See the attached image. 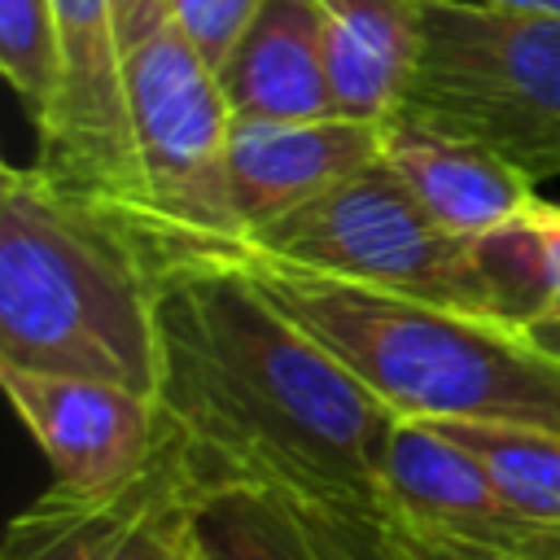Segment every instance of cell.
<instances>
[{"label": "cell", "instance_id": "6", "mask_svg": "<svg viewBox=\"0 0 560 560\" xmlns=\"http://www.w3.org/2000/svg\"><path fill=\"white\" fill-rule=\"evenodd\" d=\"M245 249L354 284L490 315L468 241L446 232L381 158L258 228Z\"/></svg>", "mask_w": 560, "mask_h": 560}, {"label": "cell", "instance_id": "5", "mask_svg": "<svg viewBox=\"0 0 560 560\" xmlns=\"http://www.w3.org/2000/svg\"><path fill=\"white\" fill-rule=\"evenodd\" d=\"M398 114L499 153L534 184L560 175V18L420 0V61Z\"/></svg>", "mask_w": 560, "mask_h": 560}, {"label": "cell", "instance_id": "13", "mask_svg": "<svg viewBox=\"0 0 560 560\" xmlns=\"http://www.w3.org/2000/svg\"><path fill=\"white\" fill-rule=\"evenodd\" d=\"M381 162L411 188V197L446 232L464 241L512 219L534 197V179H525L499 153L433 131L407 114L381 122Z\"/></svg>", "mask_w": 560, "mask_h": 560}, {"label": "cell", "instance_id": "8", "mask_svg": "<svg viewBox=\"0 0 560 560\" xmlns=\"http://www.w3.org/2000/svg\"><path fill=\"white\" fill-rule=\"evenodd\" d=\"M381 508L411 560H560V525L516 508L490 472L424 420H398Z\"/></svg>", "mask_w": 560, "mask_h": 560}, {"label": "cell", "instance_id": "20", "mask_svg": "<svg viewBox=\"0 0 560 560\" xmlns=\"http://www.w3.org/2000/svg\"><path fill=\"white\" fill-rule=\"evenodd\" d=\"M477 4H499V9H521V13H556L560 18V0H477Z\"/></svg>", "mask_w": 560, "mask_h": 560}, {"label": "cell", "instance_id": "19", "mask_svg": "<svg viewBox=\"0 0 560 560\" xmlns=\"http://www.w3.org/2000/svg\"><path fill=\"white\" fill-rule=\"evenodd\" d=\"M166 4L214 74L228 66L232 48L249 31L254 13L262 9V0H166Z\"/></svg>", "mask_w": 560, "mask_h": 560}, {"label": "cell", "instance_id": "11", "mask_svg": "<svg viewBox=\"0 0 560 560\" xmlns=\"http://www.w3.org/2000/svg\"><path fill=\"white\" fill-rule=\"evenodd\" d=\"M197 560H411L381 503L228 486L197 499Z\"/></svg>", "mask_w": 560, "mask_h": 560}, {"label": "cell", "instance_id": "2", "mask_svg": "<svg viewBox=\"0 0 560 560\" xmlns=\"http://www.w3.org/2000/svg\"><path fill=\"white\" fill-rule=\"evenodd\" d=\"M254 284L398 420L560 429V354L494 315L241 254Z\"/></svg>", "mask_w": 560, "mask_h": 560}, {"label": "cell", "instance_id": "17", "mask_svg": "<svg viewBox=\"0 0 560 560\" xmlns=\"http://www.w3.org/2000/svg\"><path fill=\"white\" fill-rule=\"evenodd\" d=\"M468 451L490 481L529 516L560 525V429L512 420H424Z\"/></svg>", "mask_w": 560, "mask_h": 560}, {"label": "cell", "instance_id": "12", "mask_svg": "<svg viewBox=\"0 0 560 560\" xmlns=\"http://www.w3.org/2000/svg\"><path fill=\"white\" fill-rule=\"evenodd\" d=\"M381 158V122L359 118H232L228 188L245 236L315 201Z\"/></svg>", "mask_w": 560, "mask_h": 560}, {"label": "cell", "instance_id": "9", "mask_svg": "<svg viewBox=\"0 0 560 560\" xmlns=\"http://www.w3.org/2000/svg\"><path fill=\"white\" fill-rule=\"evenodd\" d=\"M197 490L179 438L162 433L158 455L122 486L70 494L48 486L4 534L0 560H197Z\"/></svg>", "mask_w": 560, "mask_h": 560}, {"label": "cell", "instance_id": "3", "mask_svg": "<svg viewBox=\"0 0 560 560\" xmlns=\"http://www.w3.org/2000/svg\"><path fill=\"white\" fill-rule=\"evenodd\" d=\"M158 267L39 166L0 175V368L158 394Z\"/></svg>", "mask_w": 560, "mask_h": 560}, {"label": "cell", "instance_id": "7", "mask_svg": "<svg viewBox=\"0 0 560 560\" xmlns=\"http://www.w3.org/2000/svg\"><path fill=\"white\" fill-rule=\"evenodd\" d=\"M57 9V92L39 131L35 166L79 206L122 228L153 262L149 197L131 144L118 4L114 0H52ZM158 267V262H153Z\"/></svg>", "mask_w": 560, "mask_h": 560}, {"label": "cell", "instance_id": "4", "mask_svg": "<svg viewBox=\"0 0 560 560\" xmlns=\"http://www.w3.org/2000/svg\"><path fill=\"white\" fill-rule=\"evenodd\" d=\"M131 144L149 197L158 271L241 258L249 236L228 188L232 109L166 0H114Z\"/></svg>", "mask_w": 560, "mask_h": 560}, {"label": "cell", "instance_id": "16", "mask_svg": "<svg viewBox=\"0 0 560 560\" xmlns=\"http://www.w3.org/2000/svg\"><path fill=\"white\" fill-rule=\"evenodd\" d=\"M486 311L512 328L560 324V206L529 197L512 219L468 241Z\"/></svg>", "mask_w": 560, "mask_h": 560}, {"label": "cell", "instance_id": "10", "mask_svg": "<svg viewBox=\"0 0 560 560\" xmlns=\"http://www.w3.org/2000/svg\"><path fill=\"white\" fill-rule=\"evenodd\" d=\"M0 385L18 420L44 451L57 490H114L131 481L162 446L166 420L153 394L22 368H0Z\"/></svg>", "mask_w": 560, "mask_h": 560}, {"label": "cell", "instance_id": "21", "mask_svg": "<svg viewBox=\"0 0 560 560\" xmlns=\"http://www.w3.org/2000/svg\"><path fill=\"white\" fill-rule=\"evenodd\" d=\"M534 337H538L547 350H556V354H560V324H542V328H534Z\"/></svg>", "mask_w": 560, "mask_h": 560}, {"label": "cell", "instance_id": "15", "mask_svg": "<svg viewBox=\"0 0 560 560\" xmlns=\"http://www.w3.org/2000/svg\"><path fill=\"white\" fill-rule=\"evenodd\" d=\"M319 9L337 114L394 118L420 61V0H319Z\"/></svg>", "mask_w": 560, "mask_h": 560}, {"label": "cell", "instance_id": "1", "mask_svg": "<svg viewBox=\"0 0 560 560\" xmlns=\"http://www.w3.org/2000/svg\"><path fill=\"white\" fill-rule=\"evenodd\" d=\"M158 407L197 494L267 486L381 503L398 416L298 328L241 258L158 271Z\"/></svg>", "mask_w": 560, "mask_h": 560}, {"label": "cell", "instance_id": "14", "mask_svg": "<svg viewBox=\"0 0 560 560\" xmlns=\"http://www.w3.org/2000/svg\"><path fill=\"white\" fill-rule=\"evenodd\" d=\"M232 118H332L319 0H262L219 70Z\"/></svg>", "mask_w": 560, "mask_h": 560}, {"label": "cell", "instance_id": "18", "mask_svg": "<svg viewBox=\"0 0 560 560\" xmlns=\"http://www.w3.org/2000/svg\"><path fill=\"white\" fill-rule=\"evenodd\" d=\"M0 70L22 96L31 122L57 92V9L52 0H0Z\"/></svg>", "mask_w": 560, "mask_h": 560}]
</instances>
